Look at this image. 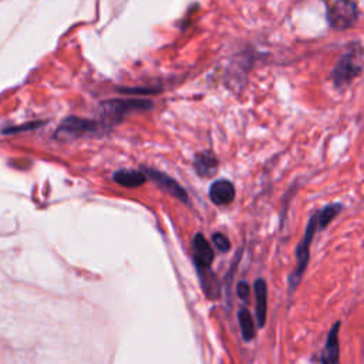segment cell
I'll return each mask as SVG.
<instances>
[{
	"mask_svg": "<svg viewBox=\"0 0 364 364\" xmlns=\"http://www.w3.org/2000/svg\"><path fill=\"white\" fill-rule=\"evenodd\" d=\"M209 198L215 205H228L235 198V186L226 179H218L210 185Z\"/></svg>",
	"mask_w": 364,
	"mask_h": 364,
	"instance_id": "9c48e42d",
	"label": "cell"
},
{
	"mask_svg": "<svg viewBox=\"0 0 364 364\" xmlns=\"http://www.w3.org/2000/svg\"><path fill=\"white\" fill-rule=\"evenodd\" d=\"M318 229V219H317V212L310 218V220L307 222V226H306V232H304V236L301 239V242L299 243L297 249H296V260H297V264H296V269L294 272L291 273L290 276V291L294 290V287L299 284L306 267H307V263H309V253H310V245H311V240H313V236L316 233V230Z\"/></svg>",
	"mask_w": 364,
	"mask_h": 364,
	"instance_id": "6da1fadb",
	"label": "cell"
},
{
	"mask_svg": "<svg viewBox=\"0 0 364 364\" xmlns=\"http://www.w3.org/2000/svg\"><path fill=\"white\" fill-rule=\"evenodd\" d=\"M340 321H337L327 334V340L324 344L321 364H340V344H338V330Z\"/></svg>",
	"mask_w": 364,
	"mask_h": 364,
	"instance_id": "ba28073f",
	"label": "cell"
},
{
	"mask_svg": "<svg viewBox=\"0 0 364 364\" xmlns=\"http://www.w3.org/2000/svg\"><path fill=\"white\" fill-rule=\"evenodd\" d=\"M237 296L242 299V300H247L249 296H250V286L247 282H239L237 283Z\"/></svg>",
	"mask_w": 364,
	"mask_h": 364,
	"instance_id": "2e32d148",
	"label": "cell"
},
{
	"mask_svg": "<svg viewBox=\"0 0 364 364\" xmlns=\"http://www.w3.org/2000/svg\"><path fill=\"white\" fill-rule=\"evenodd\" d=\"M193 247V260L198 267V272L200 273L202 270H208L215 259V253L209 242L203 237L202 233H196L192 242Z\"/></svg>",
	"mask_w": 364,
	"mask_h": 364,
	"instance_id": "8992f818",
	"label": "cell"
},
{
	"mask_svg": "<svg viewBox=\"0 0 364 364\" xmlns=\"http://www.w3.org/2000/svg\"><path fill=\"white\" fill-rule=\"evenodd\" d=\"M104 131H105V125L98 121L70 117L63 121V124L57 131V135L61 138H81V136L101 135L104 134Z\"/></svg>",
	"mask_w": 364,
	"mask_h": 364,
	"instance_id": "7a4b0ae2",
	"label": "cell"
},
{
	"mask_svg": "<svg viewBox=\"0 0 364 364\" xmlns=\"http://www.w3.org/2000/svg\"><path fill=\"white\" fill-rule=\"evenodd\" d=\"M112 178L118 185L125 188H138L146 182L145 173L135 169H119Z\"/></svg>",
	"mask_w": 364,
	"mask_h": 364,
	"instance_id": "7c38bea8",
	"label": "cell"
},
{
	"mask_svg": "<svg viewBox=\"0 0 364 364\" xmlns=\"http://www.w3.org/2000/svg\"><path fill=\"white\" fill-rule=\"evenodd\" d=\"M255 296H256L257 326L263 327L266 323V313H267V286L263 279H257L255 282Z\"/></svg>",
	"mask_w": 364,
	"mask_h": 364,
	"instance_id": "30bf717a",
	"label": "cell"
},
{
	"mask_svg": "<svg viewBox=\"0 0 364 364\" xmlns=\"http://www.w3.org/2000/svg\"><path fill=\"white\" fill-rule=\"evenodd\" d=\"M151 108L149 101H139V100H131V101H111L105 104L107 115L111 117L112 121H121L124 115L134 109H148Z\"/></svg>",
	"mask_w": 364,
	"mask_h": 364,
	"instance_id": "52a82bcc",
	"label": "cell"
},
{
	"mask_svg": "<svg viewBox=\"0 0 364 364\" xmlns=\"http://www.w3.org/2000/svg\"><path fill=\"white\" fill-rule=\"evenodd\" d=\"M361 54L360 48L355 53V50H350L346 53L337 63L333 71V80L337 87H344L350 84L360 73H361Z\"/></svg>",
	"mask_w": 364,
	"mask_h": 364,
	"instance_id": "3957f363",
	"label": "cell"
},
{
	"mask_svg": "<svg viewBox=\"0 0 364 364\" xmlns=\"http://www.w3.org/2000/svg\"><path fill=\"white\" fill-rule=\"evenodd\" d=\"M212 243L219 252H228L230 249V242L223 233H213Z\"/></svg>",
	"mask_w": 364,
	"mask_h": 364,
	"instance_id": "9a60e30c",
	"label": "cell"
},
{
	"mask_svg": "<svg viewBox=\"0 0 364 364\" xmlns=\"http://www.w3.org/2000/svg\"><path fill=\"white\" fill-rule=\"evenodd\" d=\"M145 176L152 179L159 188H162L165 192H168L169 195L175 196L176 199L182 200V202H188V193L171 176H168L166 173L152 169V168H145Z\"/></svg>",
	"mask_w": 364,
	"mask_h": 364,
	"instance_id": "5b68a950",
	"label": "cell"
},
{
	"mask_svg": "<svg viewBox=\"0 0 364 364\" xmlns=\"http://www.w3.org/2000/svg\"><path fill=\"white\" fill-rule=\"evenodd\" d=\"M193 168L198 175L209 178V176L215 175V172L218 169V159L210 151L199 152L193 159Z\"/></svg>",
	"mask_w": 364,
	"mask_h": 364,
	"instance_id": "8fae6325",
	"label": "cell"
},
{
	"mask_svg": "<svg viewBox=\"0 0 364 364\" xmlns=\"http://www.w3.org/2000/svg\"><path fill=\"white\" fill-rule=\"evenodd\" d=\"M358 17V9L354 0H336L328 10V23L337 30L351 27Z\"/></svg>",
	"mask_w": 364,
	"mask_h": 364,
	"instance_id": "277c9868",
	"label": "cell"
},
{
	"mask_svg": "<svg viewBox=\"0 0 364 364\" xmlns=\"http://www.w3.org/2000/svg\"><path fill=\"white\" fill-rule=\"evenodd\" d=\"M343 206L340 203H331L327 205L323 210L317 212V219H318V229H324L340 212Z\"/></svg>",
	"mask_w": 364,
	"mask_h": 364,
	"instance_id": "5bb4252c",
	"label": "cell"
},
{
	"mask_svg": "<svg viewBox=\"0 0 364 364\" xmlns=\"http://www.w3.org/2000/svg\"><path fill=\"white\" fill-rule=\"evenodd\" d=\"M237 318H239V324H240L243 338L246 341H250L255 337V324H253V318H252L249 310L240 309L239 313H237Z\"/></svg>",
	"mask_w": 364,
	"mask_h": 364,
	"instance_id": "4fadbf2b",
	"label": "cell"
}]
</instances>
